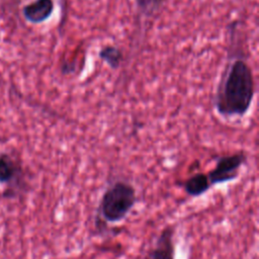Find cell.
Wrapping results in <instances>:
<instances>
[{"mask_svg":"<svg viewBox=\"0 0 259 259\" xmlns=\"http://www.w3.org/2000/svg\"><path fill=\"white\" fill-rule=\"evenodd\" d=\"M54 0H33L22 8L24 18L33 24L42 23L54 13Z\"/></svg>","mask_w":259,"mask_h":259,"instance_id":"cell-6","label":"cell"},{"mask_svg":"<svg viewBox=\"0 0 259 259\" xmlns=\"http://www.w3.org/2000/svg\"><path fill=\"white\" fill-rule=\"evenodd\" d=\"M255 92V79L250 65L243 57H234L223 72L214 95V108L224 118L243 117L252 106Z\"/></svg>","mask_w":259,"mask_h":259,"instance_id":"cell-1","label":"cell"},{"mask_svg":"<svg viewBox=\"0 0 259 259\" xmlns=\"http://www.w3.org/2000/svg\"><path fill=\"white\" fill-rule=\"evenodd\" d=\"M165 0H135L138 9L145 15H151L157 11Z\"/></svg>","mask_w":259,"mask_h":259,"instance_id":"cell-9","label":"cell"},{"mask_svg":"<svg viewBox=\"0 0 259 259\" xmlns=\"http://www.w3.org/2000/svg\"><path fill=\"white\" fill-rule=\"evenodd\" d=\"M247 159V155L243 151L220 156L214 167L206 174L210 185L213 186L235 180L239 176L241 168L246 164Z\"/></svg>","mask_w":259,"mask_h":259,"instance_id":"cell-3","label":"cell"},{"mask_svg":"<svg viewBox=\"0 0 259 259\" xmlns=\"http://www.w3.org/2000/svg\"><path fill=\"white\" fill-rule=\"evenodd\" d=\"M137 203L136 188L127 181L115 180L101 195L98 217L106 224L124 220Z\"/></svg>","mask_w":259,"mask_h":259,"instance_id":"cell-2","label":"cell"},{"mask_svg":"<svg viewBox=\"0 0 259 259\" xmlns=\"http://www.w3.org/2000/svg\"><path fill=\"white\" fill-rule=\"evenodd\" d=\"M211 187L207 175L202 172H197L187 178L183 183V188L189 196L197 197L204 194Z\"/></svg>","mask_w":259,"mask_h":259,"instance_id":"cell-7","label":"cell"},{"mask_svg":"<svg viewBox=\"0 0 259 259\" xmlns=\"http://www.w3.org/2000/svg\"><path fill=\"white\" fill-rule=\"evenodd\" d=\"M145 259H175L174 228L172 226H167L162 230Z\"/></svg>","mask_w":259,"mask_h":259,"instance_id":"cell-5","label":"cell"},{"mask_svg":"<svg viewBox=\"0 0 259 259\" xmlns=\"http://www.w3.org/2000/svg\"><path fill=\"white\" fill-rule=\"evenodd\" d=\"M0 184L8 185L6 194L10 196L16 195L25 187L21 166L8 154H0Z\"/></svg>","mask_w":259,"mask_h":259,"instance_id":"cell-4","label":"cell"},{"mask_svg":"<svg viewBox=\"0 0 259 259\" xmlns=\"http://www.w3.org/2000/svg\"><path fill=\"white\" fill-rule=\"evenodd\" d=\"M98 57L111 69H117L123 59L120 49L111 45L102 47L98 52Z\"/></svg>","mask_w":259,"mask_h":259,"instance_id":"cell-8","label":"cell"}]
</instances>
